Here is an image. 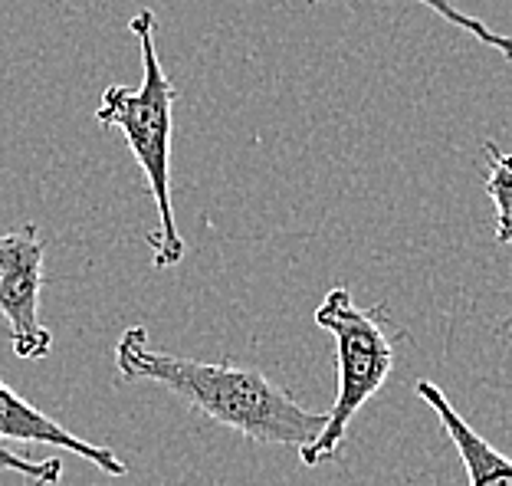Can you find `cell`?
<instances>
[{"instance_id":"obj_1","label":"cell","mask_w":512,"mask_h":486,"mask_svg":"<svg viewBox=\"0 0 512 486\" xmlns=\"http://www.w3.org/2000/svg\"><path fill=\"white\" fill-rule=\"evenodd\" d=\"M115 368H119L122 381H148V385L165 388L197 414L220 427H230L253 444L302 450L316 441L329 421V414L302 408L260 368L197 362V358L151 349L145 326H132L119 335Z\"/></svg>"},{"instance_id":"obj_2","label":"cell","mask_w":512,"mask_h":486,"mask_svg":"<svg viewBox=\"0 0 512 486\" xmlns=\"http://www.w3.org/2000/svg\"><path fill=\"white\" fill-rule=\"evenodd\" d=\"M128 27L142 46V86H106L96 106V122L119 129L125 135L128 152L142 168L145 188L158 211V227L148 234L151 263H155V270H171L184 260V237L171 207V138L178 86L158 60V17L151 10H138Z\"/></svg>"},{"instance_id":"obj_3","label":"cell","mask_w":512,"mask_h":486,"mask_svg":"<svg viewBox=\"0 0 512 486\" xmlns=\"http://www.w3.org/2000/svg\"><path fill=\"white\" fill-rule=\"evenodd\" d=\"M388 309L381 303L362 309L345 286H335L325 293L316 309V326L325 329L335 342V362H339V395L329 411L322 434L312 444L299 450L302 467H319L325 460L342 454L355 414L384 388L394 368V345L384 332Z\"/></svg>"},{"instance_id":"obj_4","label":"cell","mask_w":512,"mask_h":486,"mask_svg":"<svg viewBox=\"0 0 512 486\" xmlns=\"http://www.w3.org/2000/svg\"><path fill=\"white\" fill-rule=\"evenodd\" d=\"M46 243L37 224L0 234V319L7 322L10 349L23 362H37L53 349V332L40 319Z\"/></svg>"},{"instance_id":"obj_5","label":"cell","mask_w":512,"mask_h":486,"mask_svg":"<svg viewBox=\"0 0 512 486\" xmlns=\"http://www.w3.org/2000/svg\"><path fill=\"white\" fill-rule=\"evenodd\" d=\"M4 441L66 450V454L83 457L86 464L109 473V477H125L128 473V464L112 447H99L92 441H83V437H76L69 427L53 421L50 414H43L40 408H33L27 398H20L14 388H7L4 381H0V444Z\"/></svg>"},{"instance_id":"obj_6","label":"cell","mask_w":512,"mask_h":486,"mask_svg":"<svg viewBox=\"0 0 512 486\" xmlns=\"http://www.w3.org/2000/svg\"><path fill=\"white\" fill-rule=\"evenodd\" d=\"M417 395H421V401L437 414L440 427H444L453 447H457L470 486H512V460L506 454H499L483 434H476L473 427L460 418L457 408H453L450 398L444 395V388H437L434 381H417Z\"/></svg>"},{"instance_id":"obj_7","label":"cell","mask_w":512,"mask_h":486,"mask_svg":"<svg viewBox=\"0 0 512 486\" xmlns=\"http://www.w3.org/2000/svg\"><path fill=\"white\" fill-rule=\"evenodd\" d=\"M486 194L496 207V243L512 247V152L486 142Z\"/></svg>"},{"instance_id":"obj_8","label":"cell","mask_w":512,"mask_h":486,"mask_svg":"<svg viewBox=\"0 0 512 486\" xmlns=\"http://www.w3.org/2000/svg\"><path fill=\"white\" fill-rule=\"evenodd\" d=\"M306 4H322V0H306ZM417 4H424L427 10H434V14H440L447 23H453L457 30L470 33V37L480 40L483 46H490V50H496L503 60H512V37H503V33L490 30L480 17H470L467 10H460L453 0H417Z\"/></svg>"},{"instance_id":"obj_9","label":"cell","mask_w":512,"mask_h":486,"mask_svg":"<svg viewBox=\"0 0 512 486\" xmlns=\"http://www.w3.org/2000/svg\"><path fill=\"white\" fill-rule=\"evenodd\" d=\"M0 473H14V477L27 486H60L63 460L60 457L30 460V457H20L17 450H10L7 444H0Z\"/></svg>"}]
</instances>
